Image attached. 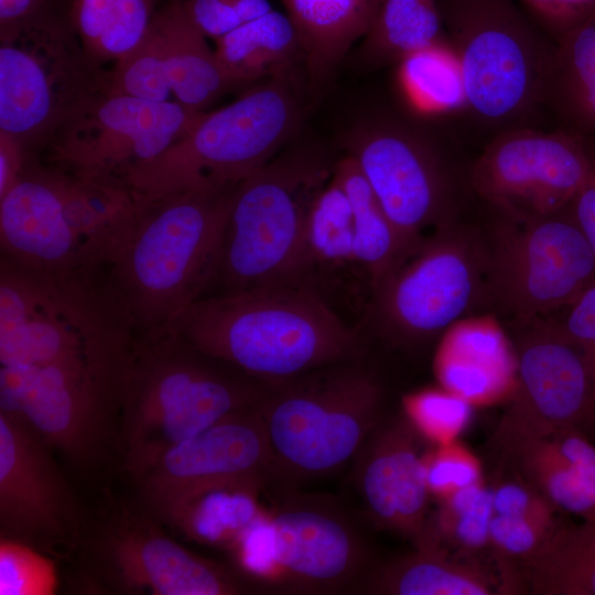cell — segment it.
<instances>
[{
  "label": "cell",
  "mask_w": 595,
  "mask_h": 595,
  "mask_svg": "<svg viewBox=\"0 0 595 595\" xmlns=\"http://www.w3.org/2000/svg\"><path fill=\"white\" fill-rule=\"evenodd\" d=\"M363 593L376 595H488L494 587L477 565L459 562L443 548L415 550L377 562Z\"/></svg>",
  "instance_id": "cell-27"
},
{
  "label": "cell",
  "mask_w": 595,
  "mask_h": 595,
  "mask_svg": "<svg viewBox=\"0 0 595 595\" xmlns=\"http://www.w3.org/2000/svg\"><path fill=\"white\" fill-rule=\"evenodd\" d=\"M152 17L151 0H74L69 12L83 48L104 68L140 43Z\"/></svg>",
  "instance_id": "cell-31"
},
{
  "label": "cell",
  "mask_w": 595,
  "mask_h": 595,
  "mask_svg": "<svg viewBox=\"0 0 595 595\" xmlns=\"http://www.w3.org/2000/svg\"><path fill=\"white\" fill-rule=\"evenodd\" d=\"M515 335L516 382L493 448L576 426L587 431L595 388L580 349L548 318L509 325Z\"/></svg>",
  "instance_id": "cell-19"
},
{
  "label": "cell",
  "mask_w": 595,
  "mask_h": 595,
  "mask_svg": "<svg viewBox=\"0 0 595 595\" xmlns=\"http://www.w3.org/2000/svg\"><path fill=\"white\" fill-rule=\"evenodd\" d=\"M238 87L187 15L183 0L153 13L140 43L109 69V93L201 111Z\"/></svg>",
  "instance_id": "cell-21"
},
{
  "label": "cell",
  "mask_w": 595,
  "mask_h": 595,
  "mask_svg": "<svg viewBox=\"0 0 595 595\" xmlns=\"http://www.w3.org/2000/svg\"><path fill=\"white\" fill-rule=\"evenodd\" d=\"M134 212L125 183L78 177L31 158L0 197V256L44 273L94 271Z\"/></svg>",
  "instance_id": "cell-6"
},
{
  "label": "cell",
  "mask_w": 595,
  "mask_h": 595,
  "mask_svg": "<svg viewBox=\"0 0 595 595\" xmlns=\"http://www.w3.org/2000/svg\"><path fill=\"white\" fill-rule=\"evenodd\" d=\"M345 149L409 251L442 224L457 217L469 190L468 169L426 127L392 116L349 131Z\"/></svg>",
  "instance_id": "cell-12"
},
{
  "label": "cell",
  "mask_w": 595,
  "mask_h": 595,
  "mask_svg": "<svg viewBox=\"0 0 595 595\" xmlns=\"http://www.w3.org/2000/svg\"><path fill=\"white\" fill-rule=\"evenodd\" d=\"M419 433L404 413L386 416L354 456L350 475L375 527L401 536L415 550L437 549Z\"/></svg>",
  "instance_id": "cell-22"
},
{
  "label": "cell",
  "mask_w": 595,
  "mask_h": 595,
  "mask_svg": "<svg viewBox=\"0 0 595 595\" xmlns=\"http://www.w3.org/2000/svg\"><path fill=\"white\" fill-rule=\"evenodd\" d=\"M299 107L286 72L205 112L181 139L125 180L136 201L220 191L270 162L295 132Z\"/></svg>",
  "instance_id": "cell-8"
},
{
  "label": "cell",
  "mask_w": 595,
  "mask_h": 595,
  "mask_svg": "<svg viewBox=\"0 0 595 595\" xmlns=\"http://www.w3.org/2000/svg\"><path fill=\"white\" fill-rule=\"evenodd\" d=\"M56 585L54 564L40 550L0 539V595H47Z\"/></svg>",
  "instance_id": "cell-36"
},
{
  "label": "cell",
  "mask_w": 595,
  "mask_h": 595,
  "mask_svg": "<svg viewBox=\"0 0 595 595\" xmlns=\"http://www.w3.org/2000/svg\"><path fill=\"white\" fill-rule=\"evenodd\" d=\"M382 0H281L313 80H322L368 32Z\"/></svg>",
  "instance_id": "cell-26"
},
{
  "label": "cell",
  "mask_w": 595,
  "mask_h": 595,
  "mask_svg": "<svg viewBox=\"0 0 595 595\" xmlns=\"http://www.w3.org/2000/svg\"><path fill=\"white\" fill-rule=\"evenodd\" d=\"M569 207L595 258V166Z\"/></svg>",
  "instance_id": "cell-43"
},
{
  "label": "cell",
  "mask_w": 595,
  "mask_h": 595,
  "mask_svg": "<svg viewBox=\"0 0 595 595\" xmlns=\"http://www.w3.org/2000/svg\"><path fill=\"white\" fill-rule=\"evenodd\" d=\"M273 494L269 512L247 524L261 555L245 572L294 593L361 592L378 561L356 521L329 497L299 488Z\"/></svg>",
  "instance_id": "cell-13"
},
{
  "label": "cell",
  "mask_w": 595,
  "mask_h": 595,
  "mask_svg": "<svg viewBox=\"0 0 595 595\" xmlns=\"http://www.w3.org/2000/svg\"><path fill=\"white\" fill-rule=\"evenodd\" d=\"M530 18L555 42L595 15V0H519Z\"/></svg>",
  "instance_id": "cell-41"
},
{
  "label": "cell",
  "mask_w": 595,
  "mask_h": 595,
  "mask_svg": "<svg viewBox=\"0 0 595 595\" xmlns=\"http://www.w3.org/2000/svg\"><path fill=\"white\" fill-rule=\"evenodd\" d=\"M307 240L315 263L354 260L351 204L334 173L310 209Z\"/></svg>",
  "instance_id": "cell-35"
},
{
  "label": "cell",
  "mask_w": 595,
  "mask_h": 595,
  "mask_svg": "<svg viewBox=\"0 0 595 595\" xmlns=\"http://www.w3.org/2000/svg\"><path fill=\"white\" fill-rule=\"evenodd\" d=\"M502 466L532 486L556 512L595 518V441L562 428L495 451Z\"/></svg>",
  "instance_id": "cell-23"
},
{
  "label": "cell",
  "mask_w": 595,
  "mask_h": 595,
  "mask_svg": "<svg viewBox=\"0 0 595 595\" xmlns=\"http://www.w3.org/2000/svg\"><path fill=\"white\" fill-rule=\"evenodd\" d=\"M267 390L172 326L137 337L115 439L122 467L136 477L176 444L258 407Z\"/></svg>",
  "instance_id": "cell-4"
},
{
  "label": "cell",
  "mask_w": 595,
  "mask_h": 595,
  "mask_svg": "<svg viewBox=\"0 0 595 595\" xmlns=\"http://www.w3.org/2000/svg\"><path fill=\"white\" fill-rule=\"evenodd\" d=\"M215 41L219 63L240 86L285 73L303 55L294 24L273 9Z\"/></svg>",
  "instance_id": "cell-28"
},
{
  "label": "cell",
  "mask_w": 595,
  "mask_h": 595,
  "mask_svg": "<svg viewBox=\"0 0 595 595\" xmlns=\"http://www.w3.org/2000/svg\"><path fill=\"white\" fill-rule=\"evenodd\" d=\"M53 0H0V31L34 17L54 12Z\"/></svg>",
  "instance_id": "cell-45"
},
{
  "label": "cell",
  "mask_w": 595,
  "mask_h": 595,
  "mask_svg": "<svg viewBox=\"0 0 595 595\" xmlns=\"http://www.w3.org/2000/svg\"><path fill=\"white\" fill-rule=\"evenodd\" d=\"M137 335L93 271L36 272L0 256V372L122 398Z\"/></svg>",
  "instance_id": "cell-1"
},
{
  "label": "cell",
  "mask_w": 595,
  "mask_h": 595,
  "mask_svg": "<svg viewBox=\"0 0 595 595\" xmlns=\"http://www.w3.org/2000/svg\"><path fill=\"white\" fill-rule=\"evenodd\" d=\"M333 173L351 204L355 227L353 261L365 268L374 285L410 251L354 160L344 156L334 165Z\"/></svg>",
  "instance_id": "cell-30"
},
{
  "label": "cell",
  "mask_w": 595,
  "mask_h": 595,
  "mask_svg": "<svg viewBox=\"0 0 595 595\" xmlns=\"http://www.w3.org/2000/svg\"><path fill=\"white\" fill-rule=\"evenodd\" d=\"M542 105L561 129L595 142V15L554 42Z\"/></svg>",
  "instance_id": "cell-25"
},
{
  "label": "cell",
  "mask_w": 595,
  "mask_h": 595,
  "mask_svg": "<svg viewBox=\"0 0 595 595\" xmlns=\"http://www.w3.org/2000/svg\"><path fill=\"white\" fill-rule=\"evenodd\" d=\"M587 432L591 435V437L595 441V412H594L592 421H591V423H589V425L587 428Z\"/></svg>",
  "instance_id": "cell-47"
},
{
  "label": "cell",
  "mask_w": 595,
  "mask_h": 595,
  "mask_svg": "<svg viewBox=\"0 0 595 595\" xmlns=\"http://www.w3.org/2000/svg\"><path fill=\"white\" fill-rule=\"evenodd\" d=\"M52 450L24 421L0 411V539L45 552L82 542L83 517Z\"/></svg>",
  "instance_id": "cell-20"
},
{
  "label": "cell",
  "mask_w": 595,
  "mask_h": 595,
  "mask_svg": "<svg viewBox=\"0 0 595 595\" xmlns=\"http://www.w3.org/2000/svg\"><path fill=\"white\" fill-rule=\"evenodd\" d=\"M559 523L555 518L493 513L489 549L500 560L521 565L543 547Z\"/></svg>",
  "instance_id": "cell-37"
},
{
  "label": "cell",
  "mask_w": 595,
  "mask_h": 595,
  "mask_svg": "<svg viewBox=\"0 0 595 595\" xmlns=\"http://www.w3.org/2000/svg\"><path fill=\"white\" fill-rule=\"evenodd\" d=\"M398 79L409 104L422 116L467 112L462 71L447 39L400 61Z\"/></svg>",
  "instance_id": "cell-33"
},
{
  "label": "cell",
  "mask_w": 595,
  "mask_h": 595,
  "mask_svg": "<svg viewBox=\"0 0 595 595\" xmlns=\"http://www.w3.org/2000/svg\"><path fill=\"white\" fill-rule=\"evenodd\" d=\"M194 25L206 36L217 40L242 24L229 0H183Z\"/></svg>",
  "instance_id": "cell-42"
},
{
  "label": "cell",
  "mask_w": 595,
  "mask_h": 595,
  "mask_svg": "<svg viewBox=\"0 0 595 595\" xmlns=\"http://www.w3.org/2000/svg\"><path fill=\"white\" fill-rule=\"evenodd\" d=\"M234 188L134 199L133 218L93 272L137 337L169 327L209 291Z\"/></svg>",
  "instance_id": "cell-2"
},
{
  "label": "cell",
  "mask_w": 595,
  "mask_h": 595,
  "mask_svg": "<svg viewBox=\"0 0 595 595\" xmlns=\"http://www.w3.org/2000/svg\"><path fill=\"white\" fill-rule=\"evenodd\" d=\"M436 374L445 390L464 399L497 394L509 381L511 360L500 329L487 321H462L443 337Z\"/></svg>",
  "instance_id": "cell-24"
},
{
  "label": "cell",
  "mask_w": 595,
  "mask_h": 595,
  "mask_svg": "<svg viewBox=\"0 0 595 595\" xmlns=\"http://www.w3.org/2000/svg\"><path fill=\"white\" fill-rule=\"evenodd\" d=\"M494 214L486 309L508 325L550 317L595 283L594 255L569 206L528 218Z\"/></svg>",
  "instance_id": "cell-14"
},
{
  "label": "cell",
  "mask_w": 595,
  "mask_h": 595,
  "mask_svg": "<svg viewBox=\"0 0 595 595\" xmlns=\"http://www.w3.org/2000/svg\"><path fill=\"white\" fill-rule=\"evenodd\" d=\"M259 409L272 456V488H299L338 472L387 416L383 386L363 358L270 386Z\"/></svg>",
  "instance_id": "cell-7"
},
{
  "label": "cell",
  "mask_w": 595,
  "mask_h": 595,
  "mask_svg": "<svg viewBox=\"0 0 595 595\" xmlns=\"http://www.w3.org/2000/svg\"><path fill=\"white\" fill-rule=\"evenodd\" d=\"M334 165L314 147L295 145L235 186L209 294L310 282L307 218Z\"/></svg>",
  "instance_id": "cell-5"
},
{
  "label": "cell",
  "mask_w": 595,
  "mask_h": 595,
  "mask_svg": "<svg viewBox=\"0 0 595 595\" xmlns=\"http://www.w3.org/2000/svg\"><path fill=\"white\" fill-rule=\"evenodd\" d=\"M491 488L480 482L441 498L431 522L439 543L466 555L489 549Z\"/></svg>",
  "instance_id": "cell-34"
},
{
  "label": "cell",
  "mask_w": 595,
  "mask_h": 595,
  "mask_svg": "<svg viewBox=\"0 0 595 595\" xmlns=\"http://www.w3.org/2000/svg\"><path fill=\"white\" fill-rule=\"evenodd\" d=\"M458 217L425 236L371 285L366 318L387 343L423 344L486 309L487 235Z\"/></svg>",
  "instance_id": "cell-10"
},
{
  "label": "cell",
  "mask_w": 595,
  "mask_h": 595,
  "mask_svg": "<svg viewBox=\"0 0 595 595\" xmlns=\"http://www.w3.org/2000/svg\"><path fill=\"white\" fill-rule=\"evenodd\" d=\"M547 318L580 349L595 388V283L569 306Z\"/></svg>",
  "instance_id": "cell-40"
},
{
  "label": "cell",
  "mask_w": 595,
  "mask_h": 595,
  "mask_svg": "<svg viewBox=\"0 0 595 595\" xmlns=\"http://www.w3.org/2000/svg\"><path fill=\"white\" fill-rule=\"evenodd\" d=\"M437 4L462 71L466 115L494 134L530 126L543 108L554 41L513 0Z\"/></svg>",
  "instance_id": "cell-9"
},
{
  "label": "cell",
  "mask_w": 595,
  "mask_h": 595,
  "mask_svg": "<svg viewBox=\"0 0 595 595\" xmlns=\"http://www.w3.org/2000/svg\"><path fill=\"white\" fill-rule=\"evenodd\" d=\"M446 39L437 0H382L361 52L374 66L398 64Z\"/></svg>",
  "instance_id": "cell-32"
},
{
  "label": "cell",
  "mask_w": 595,
  "mask_h": 595,
  "mask_svg": "<svg viewBox=\"0 0 595 595\" xmlns=\"http://www.w3.org/2000/svg\"><path fill=\"white\" fill-rule=\"evenodd\" d=\"M424 464L430 493L441 498L480 482V472L475 459L457 448H441L424 456Z\"/></svg>",
  "instance_id": "cell-39"
},
{
  "label": "cell",
  "mask_w": 595,
  "mask_h": 595,
  "mask_svg": "<svg viewBox=\"0 0 595 595\" xmlns=\"http://www.w3.org/2000/svg\"><path fill=\"white\" fill-rule=\"evenodd\" d=\"M595 166V144L556 129L522 126L490 138L468 166L470 192L490 210L512 218L567 207Z\"/></svg>",
  "instance_id": "cell-16"
},
{
  "label": "cell",
  "mask_w": 595,
  "mask_h": 595,
  "mask_svg": "<svg viewBox=\"0 0 595 595\" xmlns=\"http://www.w3.org/2000/svg\"><path fill=\"white\" fill-rule=\"evenodd\" d=\"M0 132L29 158L95 98L109 69L85 52L71 20L48 12L0 31Z\"/></svg>",
  "instance_id": "cell-11"
},
{
  "label": "cell",
  "mask_w": 595,
  "mask_h": 595,
  "mask_svg": "<svg viewBox=\"0 0 595 595\" xmlns=\"http://www.w3.org/2000/svg\"><path fill=\"white\" fill-rule=\"evenodd\" d=\"M86 542L88 584L117 594L237 595L253 591L226 566L169 537L149 517L127 511L91 529Z\"/></svg>",
  "instance_id": "cell-18"
},
{
  "label": "cell",
  "mask_w": 595,
  "mask_h": 595,
  "mask_svg": "<svg viewBox=\"0 0 595 595\" xmlns=\"http://www.w3.org/2000/svg\"><path fill=\"white\" fill-rule=\"evenodd\" d=\"M170 326L203 353L266 387L363 358L360 334L311 282L207 294Z\"/></svg>",
  "instance_id": "cell-3"
},
{
  "label": "cell",
  "mask_w": 595,
  "mask_h": 595,
  "mask_svg": "<svg viewBox=\"0 0 595 595\" xmlns=\"http://www.w3.org/2000/svg\"><path fill=\"white\" fill-rule=\"evenodd\" d=\"M205 112L107 91L66 122L39 158L78 177L125 183L131 171L185 136Z\"/></svg>",
  "instance_id": "cell-17"
},
{
  "label": "cell",
  "mask_w": 595,
  "mask_h": 595,
  "mask_svg": "<svg viewBox=\"0 0 595 595\" xmlns=\"http://www.w3.org/2000/svg\"><path fill=\"white\" fill-rule=\"evenodd\" d=\"M467 400L447 390H426L405 400L404 414L419 432L432 436L456 433L467 420Z\"/></svg>",
  "instance_id": "cell-38"
},
{
  "label": "cell",
  "mask_w": 595,
  "mask_h": 595,
  "mask_svg": "<svg viewBox=\"0 0 595 595\" xmlns=\"http://www.w3.org/2000/svg\"><path fill=\"white\" fill-rule=\"evenodd\" d=\"M242 23L264 15L272 10L268 0H229Z\"/></svg>",
  "instance_id": "cell-46"
},
{
  "label": "cell",
  "mask_w": 595,
  "mask_h": 595,
  "mask_svg": "<svg viewBox=\"0 0 595 595\" xmlns=\"http://www.w3.org/2000/svg\"><path fill=\"white\" fill-rule=\"evenodd\" d=\"M29 159L15 141L0 132V197L17 182Z\"/></svg>",
  "instance_id": "cell-44"
},
{
  "label": "cell",
  "mask_w": 595,
  "mask_h": 595,
  "mask_svg": "<svg viewBox=\"0 0 595 595\" xmlns=\"http://www.w3.org/2000/svg\"><path fill=\"white\" fill-rule=\"evenodd\" d=\"M237 412L176 444L133 477L150 513L174 524L202 497L256 495L272 482V456L259 409Z\"/></svg>",
  "instance_id": "cell-15"
},
{
  "label": "cell",
  "mask_w": 595,
  "mask_h": 595,
  "mask_svg": "<svg viewBox=\"0 0 595 595\" xmlns=\"http://www.w3.org/2000/svg\"><path fill=\"white\" fill-rule=\"evenodd\" d=\"M521 572L533 595H595V518L559 523Z\"/></svg>",
  "instance_id": "cell-29"
}]
</instances>
